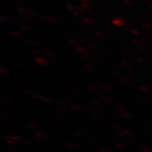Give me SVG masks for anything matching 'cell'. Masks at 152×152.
Wrapping results in <instances>:
<instances>
[]
</instances>
